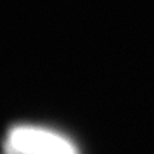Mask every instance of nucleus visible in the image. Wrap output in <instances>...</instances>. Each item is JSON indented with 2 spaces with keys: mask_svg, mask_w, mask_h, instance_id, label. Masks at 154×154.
<instances>
[{
  "mask_svg": "<svg viewBox=\"0 0 154 154\" xmlns=\"http://www.w3.org/2000/svg\"><path fill=\"white\" fill-rule=\"evenodd\" d=\"M5 152L14 154H80L67 136L36 125H15L5 138Z\"/></svg>",
  "mask_w": 154,
  "mask_h": 154,
  "instance_id": "f257e3e1",
  "label": "nucleus"
},
{
  "mask_svg": "<svg viewBox=\"0 0 154 154\" xmlns=\"http://www.w3.org/2000/svg\"><path fill=\"white\" fill-rule=\"evenodd\" d=\"M5 154H14V153H10V152H5Z\"/></svg>",
  "mask_w": 154,
  "mask_h": 154,
  "instance_id": "f03ea898",
  "label": "nucleus"
}]
</instances>
